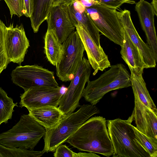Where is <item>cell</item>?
<instances>
[{"label":"cell","instance_id":"5b68a950","mask_svg":"<svg viewBox=\"0 0 157 157\" xmlns=\"http://www.w3.org/2000/svg\"><path fill=\"white\" fill-rule=\"evenodd\" d=\"M45 132V128L29 114L22 115L11 129L0 134V144L10 148L33 150Z\"/></svg>","mask_w":157,"mask_h":157},{"label":"cell","instance_id":"4fadbf2b","mask_svg":"<svg viewBox=\"0 0 157 157\" xmlns=\"http://www.w3.org/2000/svg\"><path fill=\"white\" fill-rule=\"evenodd\" d=\"M75 26L86 52L88 60L94 70L93 75H96L99 71H103L110 67L108 56L101 46L97 44L82 25L78 24Z\"/></svg>","mask_w":157,"mask_h":157},{"label":"cell","instance_id":"9c48e42d","mask_svg":"<svg viewBox=\"0 0 157 157\" xmlns=\"http://www.w3.org/2000/svg\"><path fill=\"white\" fill-rule=\"evenodd\" d=\"M91 69L88 60L83 57L80 66L59 102L58 107L65 115L73 113L80 106L79 101L82 97L86 84L89 81Z\"/></svg>","mask_w":157,"mask_h":157},{"label":"cell","instance_id":"4dcf8cb0","mask_svg":"<svg viewBox=\"0 0 157 157\" xmlns=\"http://www.w3.org/2000/svg\"><path fill=\"white\" fill-rule=\"evenodd\" d=\"M77 0H52V7L57 6H69Z\"/></svg>","mask_w":157,"mask_h":157},{"label":"cell","instance_id":"e575fe53","mask_svg":"<svg viewBox=\"0 0 157 157\" xmlns=\"http://www.w3.org/2000/svg\"><path fill=\"white\" fill-rule=\"evenodd\" d=\"M153 10L154 12L155 15L157 16V0H152L151 3Z\"/></svg>","mask_w":157,"mask_h":157},{"label":"cell","instance_id":"2e32d148","mask_svg":"<svg viewBox=\"0 0 157 157\" xmlns=\"http://www.w3.org/2000/svg\"><path fill=\"white\" fill-rule=\"evenodd\" d=\"M147 44L157 58V38L154 24V12L151 3L140 0L135 6Z\"/></svg>","mask_w":157,"mask_h":157},{"label":"cell","instance_id":"d6a6232c","mask_svg":"<svg viewBox=\"0 0 157 157\" xmlns=\"http://www.w3.org/2000/svg\"><path fill=\"white\" fill-rule=\"evenodd\" d=\"M72 5L75 10L79 13H82L86 10V7L79 0L75 1Z\"/></svg>","mask_w":157,"mask_h":157},{"label":"cell","instance_id":"f1b7e54d","mask_svg":"<svg viewBox=\"0 0 157 157\" xmlns=\"http://www.w3.org/2000/svg\"><path fill=\"white\" fill-rule=\"evenodd\" d=\"M100 4L106 6L117 9L124 3L134 4L133 0H97Z\"/></svg>","mask_w":157,"mask_h":157},{"label":"cell","instance_id":"f546056e","mask_svg":"<svg viewBox=\"0 0 157 157\" xmlns=\"http://www.w3.org/2000/svg\"><path fill=\"white\" fill-rule=\"evenodd\" d=\"M33 11V0H23V15L30 18L32 15Z\"/></svg>","mask_w":157,"mask_h":157},{"label":"cell","instance_id":"ac0fdd59","mask_svg":"<svg viewBox=\"0 0 157 157\" xmlns=\"http://www.w3.org/2000/svg\"><path fill=\"white\" fill-rule=\"evenodd\" d=\"M29 114L45 129L55 127L65 115L58 107L47 106L29 110Z\"/></svg>","mask_w":157,"mask_h":157},{"label":"cell","instance_id":"d6986e66","mask_svg":"<svg viewBox=\"0 0 157 157\" xmlns=\"http://www.w3.org/2000/svg\"><path fill=\"white\" fill-rule=\"evenodd\" d=\"M143 74L131 73V81L134 100L144 104L157 113V109L147 88Z\"/></svg>","mask_w":157,"mask_h":157},{"label":"cell","instance_id":"30bf717a","mask_svg":"<svg viewBox=\"0 0 157 157\" xmlns=\"http://www.w3.org/2000/svg\"><path fill=\"white\" fill-rule=\"evenodd\" d=\"M62 87L42 86L29 89L21 94L20 107L28 110L47 106L58 107L64 93Z\"/></svg>","mask_w":157,"mask_h":157},{"label":"cell","instance_id":"e0dca14e","mask_svg":"<svg viewBox=\"0 0 157 157\" xmlns=\"http://www.w3.org/2000/svg\"><path fill=\"white\" fill-rule=\"evenodd\" d=\"M124 40L121 47V57L128 65L131 73L143 74L146 68L141 55L137 47L132 41L123 29Z\"/></svg>","mask_w":157,"mask_h":157},{"label":"cell","instance_id":"8992f818","mask_svg":"<svg viewBox=\"0 0 157 157\" xmlns=\"http://www.w3.org/2000/svg\"><path fill=\"white\" fill-rule=\"evenodd\" d=\"M62 44L63 53L55 66L57 76L66 82L71 80L80 66L85 49L76 31H73Z\"/></svg>","mask_w":157,"mask_h":157},{"label":"cell","instance_id":"277c9868","mask_svg":"<svg viewBox=\"0 0 157 157\" xmlns=\"http://www.w3.org/2000/svg\"><path fill=\"white\" fill-rule=\"evenodd\" d=\"M110 67L98 78L87 82L82 95L86 101L95 105L109 91L131 86V74L124 65L118 63Z\"/></svg>","mask_w":157,"mask_h":157},{"label":"cell","instance_id":"5bb4252c","mask_svg":"<svg viewBox=\"0 0 157 157\" xmlns=\"http://www.w3.org/2000/svg\"><path fill=\"white\" fill-rule=\"evenodd\" d=\"M46 21L48 28L54 30L62 44L75 29L71 20L67 6L52 7Z\"/></svg>","mask_w":157,"mask_h":157},{"label":"cell","instance_id":"4316f807","mask_svg":"<svg viewBox=\"0 0 157 157\" xmlns=\"http://www.w3.org/2000/svg\"><path fill=\"white\" fill-rule=\"evenodd\" d=\"M9 8L11 17L13 15L20 17L23 15V0H4Z\"/></svg>","mask_w":157,"mask_h":157},{"label":"cell","instance_id":"836d02e7","mask_svg":"<svg viewBox=\"0 0 157 157\" xmlns=\"http://www.w3.org/2000/svg\"><path fill=\"white\" fill-rule=\"evenodd\" d=\"M100 157L94 153L89 152V153L78 152L75 153V157Z\"/></svg>","mask_w":157,"mask_h":157},{"label":"cell","instance_id":"9a60e30c","mask_svg":"<svg viewBox=\"0 0 157 157\" xmlns=\"http://www.w3.org/2000/svg\"><path fill=\"white\" fill-rule=\"evenodd\" d=\"M136 128L157 143V113L134 100L133 111Z\"/></svg>","mask_w":157,"mask_h":157},{"label":"cell","instance_id":"7402d4cb","mask_svg":"<svg viewBox=\"0 0 157 157\" xmlns=\"http://www.w3.org/2000/svg\"><path fill=\"white\" fill-rule=\"evenodd\" d=\"M52 2V0H33V11L30 19L34 33L38 31L40 25L48 18Z\"/></svg>","mask_w":157,"mask_h":157},{"label":"cell","instance_id":"603a6c76","mask_svg":"<svg viewBox=\"0 0 157 157\" xmlns=\"http://www.w3.org/2000/svg\"><path fill=\"white\" fill-rule=\"evenodd\" d=\"M15 106H18L17 103H14L12 99L0 87V125L3 123H7L12 118Z\"/></svg>","mask_w":157,"mask_h":157},{"label":"cell","instance_id":"1f68e13d","mask_svg":"<svg viewBox=\"0 0 157 157\" xmlns=\"http://www.w3.org/2000/svg\"><path fill=\"white\" fill-rule=\"evenodd\" d=\"M79 0L85 7H89L100 4L97 0Z\"/></svg>","mask_w":157,"mask_h":157},{"label":"cell","instance_id":"3957f363","mask_svg":"<svg viewBox=\"0 0 157 157\" xmlns=\"http://www.w3.org/2000/svg\"><path fill=\"white\" fill-rule=\"evenodd\" d=\"M76 112L65 115L54 128L46 129L44 139V153L54 152L85 121L93 115L99 113V109L92 104L83 105Z\"/></svg>","mask_w":157,"mask_h":157},{"label":"cell","instance_id":"7c38bea8","mask_svg":"<svg viewBox=\"0 0 157 157\" xmlns=\"http://www.w3.org/2000/svg\"><path fill=\"white\" fill-rule=\"evenodd\" d=\"M116 13L123 28L140 52L146 68L155 67L157 58L150 47L139 35L133 23L130 11L125 9L117 10Z\"/></svg>","mask_w":157,"mask_h":157},{"label":"cell","instance_id":"d590c367","mask_svg":"<svg viewBox=\"0 0 157 157\" xmlns=\"http://www.w3.org/2000/svg\"></svg>","mask_w":157,"mask_h":157},{"label":"cell","instance_id":"44dd1931","mask_svg":"<svg viewBox=\"0 0 157 157\" xmlns=\"http://www.w3.org/2000/svg\"><path fill=\"white\" fill-rule=\"evenodd\" d=\"M68 8L70 18L73 25L75 26L78 24L82 25L97 44L101 46L99 32L86 10L81 13L76 10L72 5L68 6Z\"/></svg>","mask_w":157,"mask_h":157},{"label":"cell","instance_id":"52a82bcc","mask_svg":"<svg viewBox=\"0 0 157 157\" xmlns=\"http://www.w3.org/2000/svg\"><path fill=\"white\" fill-rule=\"evenodd\" d=\"M86 9L99 32L110 41L121 46L124 33L116 13L117 9L101 4L86 7Z\"/></svg>","mask_w":157,"mask_h":157},{"label":"cell","instance_id":"ffe728a7","mask_svg":"<svg viewBox=\"0 0 157 157\" xmlns=\"http://www.w3.org/2000/svg\"><path fill=\"white\" fill-rule=\"evenodd\" d=\"M44 51L48 60L55 66L61 60L63 52V46L54 30L48 28L44 38Z\"/></svg>","mask_w":157,"mask_h":157},{"label":"cell","instance_id":"7a4b0ae2","mask_svg":"<svg viewBox=\"0 0 157 157\" xmlns=\"http://www.w3.org/2000/svg\"><path fill=\"white\" fill-rule=\"evenodd\" d=\"M133 113L126 120L120 118L107 121L108 134L113 145V157H150L136 139L131 124Z\"/></svg>","mask_w":157,"mask_h":157},{"label":"cell","instance_id":"8fae6325","mask_svg":"<svg viewBox=\"0 0 157 157\" xmlns=\"http://www.w3.org/2000/svg\"><path fill=\"white\" fill-rule=\"evenodd\" d=\"M4 44L10 63L13 62L20 65L24 61L30 46L22 25L14 27L12 24L6 27Z\"/></svg>","mask_w":157,"mask_h":157},{"label":"cell","instance_id":"cb8c5ba5","mask_svg":"<svg viewBox=\"0 0 157 157\" xmlns=\"http://www.w3.org/2000/svg\"><path fill=\"white\" fill-rule=\"evenodd\" d=\"M44 153L20 148H12L0 144V157H40Z\"/></svg>","mask_w":157,"mask_h":157},{"label":"cell","instance_id":"8d00e7d4","mask_svg":"<svg viewBox=\"0 0 157 157\" xmlns=\"http://www.w3.org/2000/svg\"></svg>","mask_w":157,"mask_h":157},{"label":"cell","instance_id":"6da1fadb","mask_svg":"<svg viewBox=\"0 0 157 157\" xmlns=\"http://www.w3.org/2000/svg\"><path fill=\"white\" fill-rule=\"evenodd\" d=\"M105 118L93 117L82 124L65 141L80 151L95 153L107 157L114 150Z\"/></svg>","mask_w":157,"mask_h":157},{"label":"cell","instance_id":"83f0119b","mask_svg":"<svg viewBox=\"0 0 157 157\" xmlns=\"http://www.w3.org/2000/svg\"><path fill=\"white\" fill-rule=\"evenodd\" d=\"M54 152L55 157H75V153L66 145L62 144L59 145Z\"/></svg>","mask_w":157,"mask_h":157},{"label":"cell","instance_id":"484cf974","mask_svg":"<svg viewBox=\"0 0 157 157\" xmlns=\"http://www.w3.org/2000/svg\"><path fill=\"white\" fill-rule=\"evenodd\" d=\"M6 26L0 20V74L10 63L7 57L4 44Z\"/></svg>","mask_w":157,"mask_h":157},{"label":"cell","instance_id":"ba28073f","mask_svg":"<svg viewBox=\"0 0 157 157\" xmlns=\"http://www.w3.org/2000/svg\"><path fill=\"white\" fill-rule=\"evenodd\" d=\"M11 76L13 82L25 91L39 86H59L54 72L37 65L17 66L13 70Z\"/></svg>","mask_w":157,"mask_h":157},{"label":"cell","instance_id":"d4e9b609","mask_svg":"<svg viewBox=\"0 0 157 157\" xmlns=\"http://www.w3.org/2000/svg\"><path fill=\"white\" fill-rule=\"evenodd\" d=\"M133 128L136 139L149 154L150 157H157V144L152 141L134 126Z\"/></svg>","mask_w":157,"mask_h":157}]
</instances>
